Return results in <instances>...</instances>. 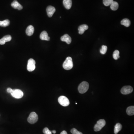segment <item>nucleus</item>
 <instances>
[{"instance_id":"nucleus-26","label":"nucleus","mask_w":134,"mask_h":134,"mask_svg":"<svg viewBox=\"0 0 134 134\" xmlns=\"http://www.w3.org/2000/svg\"><path fill=\"white\" fill-rule=\"evenodd\" d=\"M43 133L45 134H52L51 131L49 130V129L47 127H45L43 130Z\"/></svg>"},{"instance_id":"nucleus-1","label":"nucleus","mask_w":134,"mask_h":134,"mask_svg":"<svg viewBox=\"0 0 134 134\" xmlns=\"http://www.w3.org/2000/svg\"><path fill=\"white\" fill-rule=\"evenodd\" d=\"M63 66L65 70H69L71 69L73 67L72 58L70 57H67L63 64Z\"/></svg>"},{"instance_id":"nucleus-16","label":"nucleus","mask_w":134,"mask_h":134,"mask_svg":"<svg viewBox=\"0 0 134 134\" xmlns=\"http://www.w3.org/2000/svg\"><path fill=\"white\" fill-rule=\"evenodd\" d=\"M63 4L66 9H69L72 7V1L71 0H63Z\"/></svg>"},{"instance_id":"nucleus-21","label":"nucleus","mask_w":134,"mask_h":134,"mask_svg":"<svg viewBox=\"0 0 134 134\" xmlns=\"http://www.w3.org/2000/svg\"><path fill=\"white\" fill-rule=\"evenodd\" d=\"M110 8L111 10L113 11H116L119 8V4L118 3L116 2H113L110 5Z\"/></svg>"},{"instance_id":"nucleus-23","label":"nucleus","mask_w":134,"mask_h":134,"mask_svg":"<svg viewBox=\"0 0 134 134\" xmlns=\"http://www.w3.org/2000/svg\"><path fill=\"white\" fill-rule=\"evenodd\" d=\"M113 2V0H103L104 5L106 6L110 5Z\"/></svg>"},{"instance_id":"nucleus-7","label":"nucleus","mask_w":134,"mask_h":134,"mask_svg":"<svg viewBox=\"0 0 134 134\" xmlns=\"http://www.w3.org/2000/svg\"><path fill=\"white\" fill-rule=\"evenodd\" d=\"M35 69V61L33 59H29L27 66V69L29 71L32 72Z\"/></svg>"},{"instance_id":"nucleus-4","label":"nucleus","mask_w":134,"mask_h":134,"mask_svg":"<svg viewBox=\"0 0 134 134\" xmlns=\"http://www.w3.org/2000/svg\"><path fill=\"white\" fill-rule=\"evenodd\" d=\"M106 124V121L104 119H101L98 120L97 124L95 125L94 130L95 132L100 131L101 129L105 126Z\"/></svg>"},{"instance_id":"nucleus-29","label":"nucleus","mask_w":134,"mask_h":134,"mask_svg":"<svg viewBox=\"0 0 134 134\" xmlns=\"http://www.w3.org/2000/svg\"><path fill=\"white\" fill-rule=\"evenodd\" d=\"M51 132L53 133L54 134H55V133H56V131L55 130H52V131H51Z\"/></svg>"},{"instance_id":"nucleus-24","label":"nucleus","mask_w":134,"mask_h":134,"mask_svg":"<svg viewBox=\"0 0 134 134\" xmlns=\"http://www.w3.org/2000/svg\"><path fill=\"white\" fill-rule=\"evenodd\" d=\"M107 50V47L105 45H102L101 48L100 50V52L101 54L105 55Z\"/></svg>"},{"instance_id":"nucleus-19","label":"nucleus","mask_w":134,"mask_h":134,"mask_svg":"<svg viewBox=\"0 0 134 134\" xmlns=\"http://www.w3.org/2000/svg\"><path fill=\"white\" fill-rule=\"evenodd\" d=\"M121 24L126 27H129L130 25V21L128 19L125 18L121 21Z\"/></svg>"},{"instance_id":"nucleus-30","label":"nucleus","mask_w":134,"mask_h":134,"mask_svg":"<svg viewBox=\"0 0 134 134\" xmlns=\"http://www.w3.org/2000/svg\"><path fill=\"white\" fill-rule=\"evenodd\" d=\"M76 104H77V103H76Z\"/></svg>"},{"instance_id":"nucleus-20","label":"nucleus","mask_w":134,"mask_h":134,"mask_svg":"<svg viewBox=\"0 0 134 134\" xmlns=\"http://www.w3.org/2000/svg\"><path fill=\"white\" fill-rule=\"evenodd\" d=\"M9 24H10V21L8 19H6L4 21H0V26L1 27H7L9 26Z\"/></svg>"},{"instance_id":"nucleus-14","label":"nucleus","mask_w":134,"mask_h":134,"mask_svg":"<svg viewBox=\"0 0 134 134\" xmlns=\"http://www.w3.org/2000/svg\"><path fill=\"white\" fill-rule=\"evenodd\" d=\"M40 38L43 40L49 41L50 37L48 36V34L45 31H43L41 33L40 35Z\"/></svg>"},{"instance_id":"nucleus-27","label":"nucleus","mask_w":134,"mask_h":134,"mask_svg":"<svg viewBox=\"0 0 134 134\" xmlns=\"http://www.w3.org/2000/svg\"><path fill=\"white\" fill-rule=\"evenodd\" d=\"M13 89H11V88H8V89H7V91L8 93H11L12 92Z\"/></svg>"},{"instance_id":"nucleus-25","label":"nucleus","mask_w":134,"mask_h":134,"mask_svg":"<svg viewBox=\"0 0 134 134\" xmlns=\"http://www.w3.org/2000/svg\"><path fill=\"white\" fill-rule=\"evenodd\" d=\"M71 132L72 134H83L82 133L79 132L75 128H73L72 129Z\"/></svg>"},{"instance_id":"nucleus-18","label":"nucleus","mask_w":134,"mask_h":134,"mask_svg":"<svg viewBox=\"0 0 134 134\" xmlns=\"http://www.w3.org/2000/svg\"><path fill=\"white\" fill-rule=\"evenodd\" d=\"M126 113L129 116H132L134 114V106H129L126 110Z\"/></svg>"},{"instance_id":"nucleus-6","label":"nucleus","mask_w":134,"mask_h":134,"mask_svg":"<svg viewBox=\"0 0 134 134\" xmlns=\"http://www.w3.org/2000/svg\"><path fill=\"white\" fill-rule=\"evenodd\" d=\"M58 101L59 103L63 106H68L70 104L69 100L65 96H60L59 98Z\"/></svg>"},{"instance_id":"nucleus-17","label":"nucleus","mask_w":134,"mask_h":134,"mask_svg":"<svg viewBox=\"0 0 134 134\" xmlns=\"http://www.w3.org/2000/svg\"><path fill=\"white\" fill-rule=\"evenodd\" d=\"M122 128V126L121 124L119 123L116 124L114 127V133L115 134H117L121 130Z\"/></svg>"},{"instance_id":"nucleus-12","label":"nucleus","mask_w":134,"mask_h":134,"mask_svg":"<svg viewBox=\"0 0 134 134\" xmlns=\"http://www.w3.org/2000/svg\"><path fill=\"white\" fill-rule=\"evenodd\" d=\"M61 40L62 42H66L68 44H70L71 42L72 39L69 35L66 34L61 38Z\"/></svg>"},{"instance_id":"nucleus-11","label":"nucleus","mask_w":134,"mask_h":134,"mask_svg":"<svg viewBox=\"0 0 134 134\" xmlns=\"http://www.w3.org/2000/svg\"><path fill=\"white\" fill-rule=\"evenodd\" d=\"M12 7L15 9H18L19 10H22L23 9L22 6L16 0H14L12 3L11 4Z\"/></svg>"},{"instance_id":"nucleus-8","label":"nucleus","mask_w":134,"mask_h":134,"mask_svg":"<svg viewBox=\"0 0 134 134\" xmlns=\"http://www.w3.org/2000/svg\"><path fill=\"white\" fill-rule=\"evenodd\" d=\"M133 91V88L130 86H125L123 87L121 89V93L124 95L129 94Z\"/></svg>"},{"instance_id":"nucleus-13","label":"nucleus","mask_w":134,"mask_h":134,"mask_svg":"<svg viewBox=\"0 0 134 134\" xmlns=\"http://www.w3.org/2000/svg\"><path fill=\"white\" fill-rule=\"evenodd\" d=\"M11 39L12 37L11 35H6L0 40V45H4L6 42H10Z\"/></svg>"},{"instance_id":"nucleus-31","label":"nucleus","mask_w":134,"mask_h":134,"mask_svg":"<svg viewBox=\"0 0 134 134\" xmlns=\"http://www.w3.org/2000/svg\"></svg>"},{"instance_id":"nucleus-2","label":"nucleus","mask_w":134,"mask_h":134,"mask_svg":"<svg viewBox=\"0 0 134 134\" xmlns=\"http://www.w3.org/2000/svg\"><path fill=\"white\" fill-rule=\"evenodd\" d=\"M89 84L87 82L84 81L79 85L78 88V91L80 93H85L89 89Z\"/></svg>"},{"instance_id":"nucleus-3","label":"nucleus","mask_w":134,"mask_h":134,"mask_svg":"<svg viewBox=\"0 0 134 134\" xmlns=\"http://www.w3.org/2000/svg\"><path fill=\"white\" fill-rule=\"evenodd\" d=\"M38 116L35 112H33L31 113L29 116L27 121L28 122L31 124L35 123L38 120Z\"/></svg>"},{"instance_id":"nucleus-28","label":"nucleus","mask_w":134,"mask_h":134,"mask_svg":"<svg viewBox=\"0 0 134 134\" xmlns=\"http://www.w3.org/2000/svg\"><path fill=\"white\" fill-rule=\"evenodd\" d=\"M60 134H68V133L66 131L64 130V131H62Z\"/></svg>"},{"instance_id":"nucleus-9","label":"nucleus","mask_w":134,"mask_h":134,"mask_svg":"<svg viewBox=\"0 0 134 134\" xmlns=\"http://www.w3.org/2000/svg\"><path fill=\"white\" fill-rule=\"evenodd\" d=\"M47 14L48 17L51 18L53 16L55 12V8L51 6H49L47 8Z\"/></svg>"},{"instance_id":"nucleus-22","label":"nucleus","mask_w":134,"mask_h":134,"mask_svg":"<svg viewBox=\"0 0 134 134\" xmlns=\"http://www.w3.org/2000/svg\"><path fill=\"white\" fill-rule=\"evenodd\" d=\"M113 58L115 60H117L120 58L119 56V52L117 50L114 51L113 53Z\"/></svg>"},{"instance_id":"nucleus-15","label":"nucleus","mask_w":134,"mask_h":134,"mask_svg":"<svg viewBox=\"0 0 134 134\" xmlns=\"http://www.w3.org/2000/svg\"><path fill=\"white\" fill-rule=\"evenodd\" d=\"M88 29V27L86 24L82 25L78 28L79 33L80 34H83L84 32Z\"/></svg>"},{"instance_id":"nucleus-10","label":"nucleus","mask_w":134,"mask_h":134,"mask_svg":"<svg viewBox=\"0 0 134 134\" xmlns=\"http://www.w3.org/2000/svg\"><path fill=\"white\" fill-rule=\"evenodd\" d=\"M34 31V28L32 25H30L27 27L26 30V33L28 36H31L33 34Z\"/></svg>"},{"instance_id":"nucleus-5","label":"nucleus","mask_w":134,"mask_h":134,"mask_svg":"<svg viewBox=\"0 0 134 134\" xmlns=\"http://www.w3.org/2000/svg\"><path fill=\"white\" fill-rule=\"evenodd\" d=\"M11 94L12 97L16 99H20L24 96L23 92L18 89L13 90Z\"/></svg>"}]
</instances>
